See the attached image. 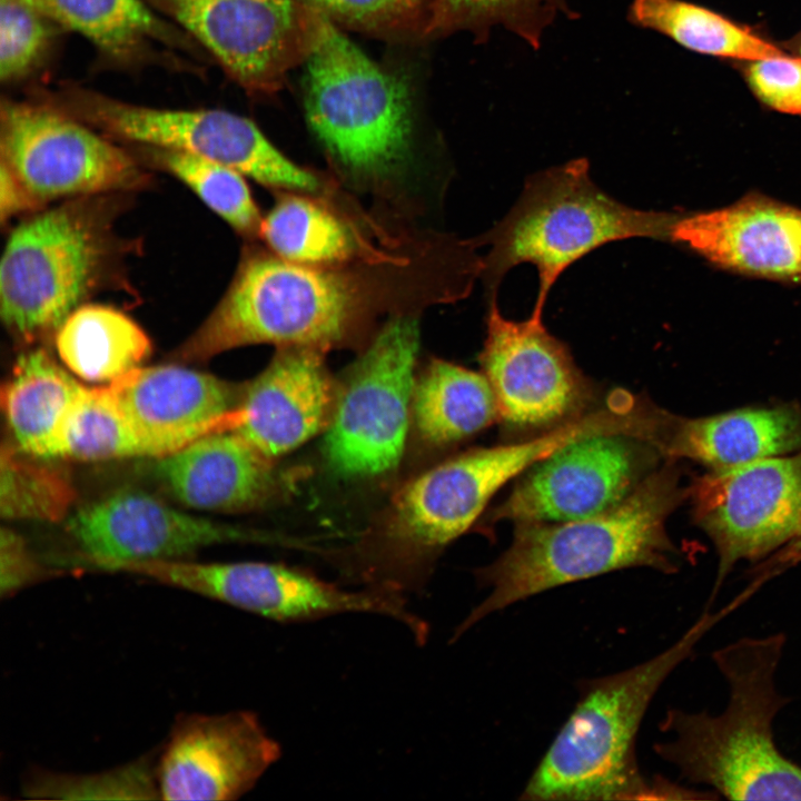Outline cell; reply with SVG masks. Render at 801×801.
I'll list each match as a JSON object with an SVG mask.
<instances>
[{
    "instance_id": "1",
    "label": "cell",
    "mask_w": 801,
    "mask_h": 801,
    "mask_svg": "<svg viewBox=\"0 0 801 801\" xmlns=\"http://www.w3.org/2000/svg\"><path fill=\"white\" fill-rule=\"evenodd\" d=\"M787 643L782 632L745 636L712 653L728 686L719 714L671 709L661 723L670 740L657 755L716 798L801 801V764L779 749L774 720L790 702L777 685Z\"/></svg>"
},
{
    "instance_id": "2",
    "label": "cell",
    "mask_w": 801,
    "mask_h": 801,
    "mask_svg": "<svg viewBox=\"0 0 801 801\" xmlns=\"http://www.w3.org/2000/svg\"><path fill=\"white\" fill-rule=\"evenodd\" d=\"M741 592L716 612L705 610L668 649L624 671L582 681L571 715L544 753L521 798L631 800L695 798L692 790L646 780L636 762L642 720L664 681L700 641L748 600Z\"/></svg>"
},
{
    "instance_id": "3",
    "label": "cell",
    "mask_w": 801,
    "mask_h": 801,
    "mask_svg": "<svg viewBox=\"0 0 801 801\" xmlns=\"http://www.w3.org/2000/svg\"><path fill=\"white\" fill-rule=\"evenodd\" d=\"M685 495L679 471L665 464L602 513L517 523L510 547L477 570L479 585L490 593L457 626L453 640L494 612L560 585L629 567L675 572L678 551L665 522Z\"/></svg>"
},
{
    "instance_id": "4",
    "label": "cell",
    "mask_w": 801,
    "mask_h": 801,
    "mask_svg": "<svg viewBox=\"0 0 801 801\" xmlns=\"http://www.w3.org/2000/svg\"><path fill=\"white\" fill-rule=\"evenodd\" d=\"M676 215L616 200L594 184L584 158L537 171L525 180L510 211L474 240L478 247L488 246L481 275L487 299L497 297L513 267L531 264L538 275L531 316L543 319L550 290L571 265L613 241H669Z\"/></svg>"
},
{
    "instance_id": "5",
    "label": "cell",
    "mask_w": 801,
    "mask_h": 801,
    "mask_svg": "<svg viewBox=\"0 0 801 801\" xmlns=\"http://www.w3.org/2000/svg\"><path fill=\"white\" fill-rule=\"evenodd\" d=\"M370 294L357 275L254 253L171 358L200 363L254 344L324 350L356 329L369 312Z\"/></svg>"
},
{
    "instance_id": "6",
    "label": "cell",
    "mask_w": 801,
    "mask_h": 801,
    "mask_svg": "<svg viewBox=\"0 0 801 801\" xmlns=\"http://www.w3.org/2000/svg\"><path fill=\"white\" fill-rule=\"evenodd\" d=\"M305 62L306 118L319 141L356 177L393 174L411 146L406 81L369 59L317 11Z\"/></svg>"
},
{
    "instance_id": "7",
    "label": "cell",
    "mask_w": 801,
    "mask_h": 801,
    "mask_svg": "<svg viewBox=\"0 0 801 801\" xmlns=\"http://www.w3.org/2000/svg\"><path fill=\"white\" fill-rule=\"evenodd\" d=\"M85 196L13 228L0 264V315L17 339L57 333L100 285L116 251L111 211Z\"/></svg>"
},
{
    "instance_id": "8",
    "label": "cell",
    "mask_w": 801,
    "mask_h": 801,
    "mask_svg": "<svg viewBox=\"0 0 801 801\" xmlns=\"http://www.w3.org/2000/svg\"><path fill=\"white\" fill-rule=\"evenodd\" d=\"M587 432L583 421H571L517 443L466 451L407 483L393 501L385 572L423 589L422 566L465 533L502 486Z\"/></svg>"
},
{
    "instance_id": "9",
    "label": "cell",
    "mask_w": 801,
    "mask_h": 801,
    "mask_svg": "<svg viewBox=\"0 0 801 801\" xmlns=\"http://www.w3.org/2000/svg\"><path fill=\"white\" fill-rule=\"evenodd\" d=\"M109 571L140 575L283 624L372 613L399 622L415 640L428 633V624L408 610L405 596L373 589L345 590L279 563L156 560L118 563Z\"/></svg>"
},
{
    "instance_id": "10",
    "label": "cell",
    "mask_w": 801,
    "mask_h": 801,
    "mask_svg": "<svg viewBox=\"0 0 801 801\" xmlns=\"http://www.w3.org/2000/svg\"><path fill=\"white\" fill-rule=\"evenodd\" d=\"M419 349L416 319H390L350 368L336 394L324 453L347 477L376 476L402 458L412 415Z\"/></svg>"
},
{
    "instance_id": "11",
    "label": "cell",
    "mask_w": 801,
    "mask_h": 801,
    "mask_svg": "<svg viewBox=\"0 0 801 801\" xmlns=\"http://www.w3.org/2000/svg\"><path fill=\"white\" fill-rule=\"evenodd\" d=\"M115 137L228 166L275 188L315 192L317 177L283 155L249 119L220 109H166L79 91L67 111Z\"/></svg>"
},
{
    "instance_id": "12",
    "label": "cell",
    "mask_w": 801,
    "mask_h": 801,
    "mask_svg": "<svg viewBox=\"0 0 801 801\" xmlns=\"http://www.w3.org/2000/svg\"><path fill=\"white\" fill-rule=\"evenodd\" d=\"M1 167L32 202L142 187L147 175L123 149L58 108L7 101L1 107Z\"/></svg>"
},
{
    "instance_id": "13",
    "label": "cell",
    "mask_w": 801,
    "mask_h": 801,
    "mask_svg": "<svg viewBox=\"0 0 801 801\" xmlns=\"http://www.w3.org/2000/svg\"><path fill=\"white\" fill-rule=\"evenodd\" d=\"M688 496L718 555L712 601L739 562L765 561L798 531L801 451L710 469L692 482Z\"/></svg>"
},
{
    "instance_id": "14",
    "label": "cell",
    "mask_w": 801,
    "mask_h": 801,
    "mask_svg": "<svg viewBox=\"0 0 801 801\" xmlns=\"http://www.w3.org/2000/svg\"><path fill=\"white\" fill-rule=\"evenodd\" d=\"M487 305L479 364L506 429L542 434L587 413L593 386L543 319H510L497 297Z\"/></svg>"
},
{
    "instance_id": "15",
    "label": "cell",
    "mask_w": 801,
    "mask_h": 801,
    "mask_svg": "<svg viewBox=\"0 0 801 801\" xmlns=\"http://www.w3.org/2000/svg\"><path fill=\"white\" fill-rule=\"evenodd\" d=\"M662 456L652 442L631 434L578 438L530 467L486 521L554 523L593 516L626 498Z\"/></svg>"
},
{
    "instance_id": "16",
    "label": "cell",
    "mask_w": 801,
    "mask_h": 801,
    "mask_svg": "<svg viewBox=\"0 0 801 801\" xmlns=\"http://www.w3.org/2000/svg\"><path fill=\"white\" fill-rule=\"evenodd\" d=\"M169 13L249 92L278 91L305 62L315 10L303 0H162Z\"/></svg>"
},
{
    "instance_id": "17",
    "label": "cell",
    "mask_w": 801,
    "mask_h": 801,
    "mask_svg": "<svg viewBox=\"0 0 801 801\" xmlns=\"http://www.w3.org/2000/svg\"><path fill=\"white\" fill-rule=\"evenodd\" d=\"M281 755L256 713L184 714L157 764L162 800H237Z\"/></svg>"
},
{
    "instance_id": "18",
    "label": "cell",
    "mask_w": 801,
    "mask_h": 801,
    "mask_svg": "<svg viewBox=\"0 0 801 801\" xmlns=\"http://www.w3.org/2000/svg\"><path fill=\"white\" fill-rule=\"evenodd\" d=\"M66 530L78 561L106 570L117 563L182 560L200 548L251 541L256 534L187 514L138 490H121L75 514Z\"/></svg>"
},
{
    "instance_id": "19",
    "label": "cell",
    "mask_w": 801,
    "mask_h": 801,
    "mask_svg": "<svg viewBox=\"0 0 801 801\" xmlns=\"http://www.w3.org/2000/svg\"><path fill=\"white\" fill-rule=\"evenodd\" d=\"M107 386L149 457L169 455L238 423L243 392L207 373L177 365L139 366Z\"/></svg>"
},
{
    "instance_id": "20",
    "label": "cell",
    "mask_w": 801,
    "mask_h": 801,
    "mask_svg": "<svg viewBox=\"0 0 801 801\" xmlns=\"http://www.w3.org/2000/svg\"><path fill=\"white\" fill-rule=\"evenodd\" d=\"M669 241L711 264L801 285V209L760 194L711 211L679 214Z\"/></svg>"
},
{
    "instance_id": "21",
    "label": "cell",
    "mask_w": 801,
    "mask_h": 801,
    "mask_svg": "<svg viewBox=\"0 0 801 801\" xmlns=\"http://www.w3.org/2000/svg\"><path fill=\"white\" fill-rule=\"evenodd\" d=\"M336 394L314 347H279L243 389L235 432L270 459L301 446L329 424Z\"/></svg>"
},
{
    "instance_id": "22",
    "label": "cell",
    "mask_w": 801,
    "mask_h": 801,
    "mask_svg": "<svg viewBox=\"0 0 801 801\" xmlns=\"http://www.w3.org/2000/svg\"><path fill=\"white\" fill-rule=\"evenodd\" d=\"M156 459L157 481L176 501L195 510L250 511L275 488L271 459L234 429L205 435Z\"/></svg>"
},
{
    "instance_id": "23",
    "label": "cell",
    "mask_w": 801,
    "mask_h": 801,
    "mask_svg": "<svg viewBox=\"0 0 801 801\" xmlns=\"http://www.w3.org/2000/svg\"><path fill=\"white\" fill-rule=\"evenodd\" d=\"M657 447L669 459L689 458L721 469L801 451V406L746 407L681 418L666 413Z\"/></svg>"
},
{
    "instance_id": "24",
    "label": "cell",
    "mask_w": 801,
    "mask_h": 801,
    "mask_svg": "<svg viewBox=\"0 0 801 801\" xmlns=\"http://www.w3.org/2000/svg\"><path fill=\"white\" fill-rule=\"evenodd\" d=\"M82 386L44 349L20 355L0 392L17 446L38 458L56 457V432Z\"/></svg>"
},
{
    "instance_id": "25",
    "label": "cell",
    "mask_w": 801,
    "mask_h": 801,
    "mask_svg": "<svg viewBox=\"0 0 801 801\" xmlns=\"http://www.w3.org/2000/svg\"><path fill=\"white\" fill-rule=\"evenodd\" d=\"M412 416L426 443L444 447L491 426L498 419V411L482 372L433 359L416 379Z\"/></svg>"
},
{
    "instance_id": "26",
    "label": "cell",
    "mask_w": 801,
    "mask_h": 801,
    "mask_svg": "<svg viewBox=\"0 0 801 801\" xmlns=\"http://www.w3.org/2000/svg\"><path fill=\"white\" fill-rule=\"evenodd\" d=\"M60 359L86 382L111 383L139 367L151 342L126 314L103 305H81L56 333Z\"/></svg>"
},
{
    "instance_id": "27",
    "label": "cell",
    "mask_w": 801,
    "mask_h": 801,
    "mask_svg": "<svg viewBox=\"0 0 801 801\" xmlns=\"http://www.w3.org/2000/svg\"><path fill=\"white\" fill-rule=\"evenodd\" d=\"M627 18L633 24L657 31L691 51L732 61L785 51L751 27L684 0H633Z\"/></svg>"
},
{
    "instance_id": "28",
    "label": "cell",
    "mask_w": 801,
    "mask_h": 801,
    "mask_svg": "<svg viewBox=\"0 0 801 801\" xmlns=\"http://www.w3.org/2000/svg\"><path fill=\"white\" fill-rule=\"evenodd\" d=\"M259 235L275 255L319 266L346 260L355 250L345 225L314 200L287 195L261 220Z\"/></svg>"
},
{
    "instance_id": "29",
    "label": "cell",
    "mask_w": 801,
    "mask_h": 801,
    "mask_svg": "<svg viewBox=\"0 0 801 801\" xmlns=\"http://www.w3.org/2000/svg\"><path fill=\"white\" fill-rule=\"evenodd\" d=\"M56 457L80 461L148 456L108 386H82L55 437Z\"/></svg>"
},
{
    "instance_id": "30",
    "label": "cell",
    "mask_w": 801,
    "mask_h": 801,
    "mask_svg": "<svg viewBox=\"0 0 801 801\" xmlns=\"http://www.w3.org/2000/svg\"><path fill=\"white\" fill-rule=\"evenodd\" d=\"M561 14L577 17L566 0H433L425 38L465 30L485 43L492 29L502 26L538 49L544 30Z\"/></svg>"
},
{
    "instance_id": "31",
    "label": "cell",
    "mask_w": 801,
    "mask_h": 801,
    "mask_svg": "<svg viewBox=\"0 0 801 801\" xmlns=\"http://www.w3.org/2000/svg\"><path fill=\"white\" fill-rule=\"evenodd\" d=\"M50 21L113 55L126 53L166 28L141 0H26Z\"/></svg>"
},
{
    "instance_id": "32",
    "label": "cell",
    "mask_w": 801,
    "mask_h": 801,
    "mask_svg": "<svg viewBox=\"0 0 801 801\" xmlns=\"http://www.w3.org/2000/svg\"><path fill=\"white\" fill-rule=\"evenodd\" d=\"M31 457L18 446L2 444L1 516L57 522L68 513L75 501V490L61 471Z\"/></svg>"
},
{
    "instance_id": "33",
    "label": "cell",
    "mask_w": 801,
    "mask_h": 801,
    "mask_svg": "<svg viewBox=\"0 0 801 801\" xmlns=\"http://www.w3.org/2000/svg\"><path fill=\"white\" fill-rule=\"evenodd\" d=\"M155 150L159 166L189 187L234 229L247 236L259 234L263 219L243 174L190 154Z\"/></svg>"
},
{
    "instance_id": "34",
    "label": "cell",
    "mask_w": 801,
    "mask_h": 801,
    "mask_svg": "<svg viewBox=\"0 0 801 801\" xmlns=\"http://www.w3.org/2000/svg\"><path fill=\"white\" fill-rule=\"evenodd\" d=\"M22 793L37 800L160 799L151 756L97 773L37 772L24 782Z\"/></svg>"
},
{
    "instance_id": "35",
    "label": "cell",
    "mask_w": 801,
    "mask_h": 801,
    "mask_svg": "<svg viewBox=\"0 0 801 801\" xmlns=\"http://www.w3.org/2000/svg\"><path fill=\"white\" fill-rule=\"evenodd\" d=\"M334 24L390 40L425 38L433 0H303Z\"/></svg>"
},
{
    "instance_id": "36",
    "label": "cell",
    "mask_w": 801,
    "mask_h": 801,
    "mask_svg": "<svg viewBox=\"0 0 801 801\" xmlns=\"http://www.w3.org/2000/svg\"><path fill=\"white\" fill-rule=\"evenodd\" d=\"M49 19L26 0H0V78L12 81L38 60L50 37Z\"/></svg>"
},
{
    "instance_id": "37",
    "label": "cell",
    "mask_w": 801,
    "mask_h": 801,
    "mask_svg": "<svg viewBox=\"0 0 801 801\" xmlns=\"http://www.w3.org/2000/svg\"><path fill=\"white\" fill-rule=\"evenodd\" d=\"M735 62L753 96L767 108L801 116V58L787 51Z\"/></svg>"
},
{
    "instance_id": "38",
    "label": "cell",
    "mask_w": 801,
    "mask_h": 801,
    "mask_svg": "<svg viewBox=\"0 0 801 801\" xmlns=\"http://www.w3.org/2000/svg\"><path fill=\"white\" fill-rule=\"evenodd\" d=\"M48 570L36 558L23 537L11 528L0 533V595L9 597L44 578Z\"/></svg>"
},
{
    "instance_id": "39",
    "label": "cell",
    "mask_w": 801,
    "mask_h": 801,
    "mask_svg": "<svg viewBox=\"0 0 801 801\" xmlns=\"http://www.w3.org/2000/svg\"><path fill=\"white\" fill-rule=\"evenodd\" d=\"M798 563H801V523L791 541L756 567L753 581L762 585Z\"/></svg>"
},
{
    "instance_id": "40",
    "label": "cell",
    "mask_w": 801,
    "mask_h": 801,
    "mask_svg": "<svg viewBox=\"0 0 801 801\" xmlns=\"http://www.w3.org/2000/svg\"><path fill=\"white\" fill-rule=\"evenodd\" d=\"M782 49L801 58V30L782 43Z\"/></svg>"
}]
</instances>
